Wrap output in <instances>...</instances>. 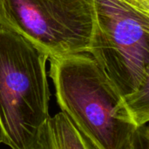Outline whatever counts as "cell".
Here are the masks:
<instances>
[{
    "instance_id": "1",
    "label": "cell",
    "mask_w": 149,
    "mask_h": 149,
    "mask_svg": "<svg viewBox=\"0 0 149 149\" xmlns=\"http://www.w3.org/2000/svg\"><path fill=\"white\" fill-rule=\"evenodd\" d=\"M88 53L100 64L137 126L149 120V0H93Z\"/></svg>"
},
{
    "instance_id": "2",
    "label": "cell",
    "mask_w": 149,
    "mask_h": 149,
    "mask_svg": "<svg viewBox=\"0 0 149 149\" xmlns=\"http://www.w3.org/2000/svg\"><path fill=\"white\" fill-rule=\"evenodd\" d=\"M61 112L97 149H130L138 127L117 89L86 52L50 58Z\"/></svg>"
},
{
    "instance_id": "3",
    "label": "cell",
    "mask_w": 149,
    "mask_h": 149,
    "mask_svg": "<svg viewBox=\"0 0 149 149\" xmlns=\"http://www.w3.org/2000/svg\"><path fill=\"white\" fill-rule=\"evenodd\" d=\"M48 55L0 24V130L10 149H32L50 117Z\"/></svg>"
},
{
    "instance_id": "4",
    "label": "cell",
    "mask_w": 149,
    "mask_h": 149,
    "mask_svg": "<svg viewBox=\"0 0 149 149\" xmlns=\"http://www.w3.org/2000/svg\"><path fill=\"white\" fill-rule=\"evenodd\" d=\"M0 24L28 39L49 59L88 53L93 0H0Z\"/></svg>"
},
{
    "instance_id": "5",
    "label": "cell",
    "mask_w": 149,
    "mask_h": 149,
    "mask_svg": "<svg viewBox=\"0 0 149 149\" xmlns=\"http://www.w3.org/2000/svg\"><path fill=\"white\" fill-rule=\"evenodd\" d=\"M32 149H97L62 112L49 117Z\"/></svg>"
},
{
    "instance_id": "6",
    "label": "cell",
    "mask_w": 149,
    "mask_h": 149,
    "mask_svg": "<svg viewBox=\"0 0 149 149\" xmlns=\"http://www.w3.org/2000/svg\"><path fill=\"white\" fill-rule=\"evenodd\" d=\"M130 149H149V127L148 124L136 127Z\"/></svg>"
},
{
    "instance_id": "7",
    "label": "cell",
    "mask_w": 149,
    "mask_h": 149,
    "mask_svg": "<svg viewBox=\"0 0 149 149\" xmlns=\"http://www.w3.org/2000/svg\"><path fill=\"white\" fill-rule=\"evenodd\" d=\"M3 143V139H2V134H1V130H0V144Z\"/></svg>"
}]
</instances>
